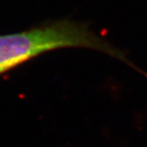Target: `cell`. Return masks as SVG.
<instances>
[{
    "label": "cell",
    "instance_id": "1",
    "mask_svg": "<svg viewBox=\"0 0 147 147\" xmlns=\"http://www.w3.org/2000/svg\"><path fill=\"white\" fill-rule=\"evenodd\" d=\"M66 48L95 50L129 63L121 51L88 25L64 19L20 32L0 35V75L46 52Z\"/></svg>",
    "mask_w": 147,
    "mask_h": 147
},
{
    "label": "cell",
    "instance_id": "2",
    "mask_svg": "<svg viewBox=\"0 0 147 147\" xmlns=\"http://www.w3.org/2000/svg\"><path fill=\"white\" fill-rule=\"evenodd\" d=\"M144 75H145V76H147V74H144Z\"/></svg>",
    "mask_w": 147,
    "mask_h": 147
}]
</instances>
